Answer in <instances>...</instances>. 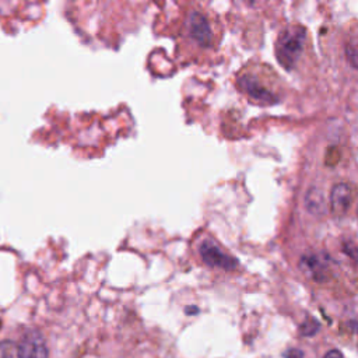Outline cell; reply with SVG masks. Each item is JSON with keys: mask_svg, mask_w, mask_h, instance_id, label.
Instances as JSON below:
<instances>
[{"mask_svg": "<svg viewBox=\"0 0 358 358\" xmlns=\"http://www.w3.org/2000/svg\"><path fill=\"white\" fill-rule=\"evenodd\" d=\"M306 42V31L301 25H291L285 28L275 43V56L280 64L291 70L299 60Z\"/></svg>", "mask_w": 358, "mask_h": 358, "instance_id": "cell-1", "label": "cell"}, {"mask_svg": "<svg viewBox=\"0 0 358 358\" xmlns=\"http://www.w3.org/2000/svg\"><path fill=\"white\" fill-rule=\"evenodd\" d=\"M15 345L11 341H0V358H13Z\"/></svg>", "mask_w": 358, "mask_h": 358, "instance_id": "cell-7", "label": "cell"}, {"mask_svg": "<svg viewBox=\"0 0 358 358\" xmlns=\"http://www.w3.org/2000/svg\"><path fill=\"white\" fill-rule=\"evenodd\" d=\"M266 81L255 73H243L238 78V87L255 102L262 105H271L278 102L277 94L267 85Z\"/></svg>", "mask_w": 358, "mask_h": 358, "instance_id": "cell-2", "label": "cell"}, {"mask_svg": "<svg viewBox=\"0 0 358 358\" xmlns=\"http://www.w3.org/2000/svg\"><path fill=\"white\" fill-rule=\"evenodd\" d=\"M331 210L334 214H344L351 203V189L345 183H338L333 187L330 196Z\"/></svg>", "mask_w": 358, "mask_h": 358, "instance_id": "cell-6", "label": "cell"}, {"mask_svg": "<svg viewBox=\"0 0 358 358\" xmlns=\"http://www.w3.org/2000/svg\"><path fill=\"white\" fill-rule=\"evenodd\" d=\"M189 36L200 46L213 45V31L207 18L201 13H193L187 21Z\"/></svg>", "mask_w": 358, "mask_h": 358, "instance_id": "cell-4", "label": "cell"}, {"mask_svg": "<svg viewBox=\"0 0 358 358\" xmlns=\"http://www.w3.org/2000/svg\"><path fill=\"white\" fill-rule=\"evenodd\" d=\"M249 1H250V3H255V1H256V0H249Z\"/></svg>", "mask_w": 358, "mask_h": 358, "instance_id": "cell-9", "label": "cell"}, {"mask_svg": "<svg viewBox=\"0 0 358 358\" xmlns=\"http://www.w3.org/2000/svg\"><path fill=\"white\" fill-rule=\"evenodd\" d=\"M201 259L211 267H220L225 270H234L236 267V260L224 253L214 242L204 241L200 245Z\"/></svg>", "mask_w": 358, "mask_h": 358, "instance_id": "cell-5", "label": "cell"}, {"mask_svg": "<svg viewBox=\"0 0 358 358\" xmlns=\"http://www.w3.org/2000/svg\"><path fill=\"white\" fill-rule=\"evenodd\" d=\"M323 358H343V355H341V352H340V351H337V350H331V351H329Z\"/></svg>", "mask_w": 358, "mask_h": 358, "instance_id": "cell-8", "label": "cell"}, {"mask_svg": "<svg viewBox=\"0 0 358 358\" xmlns=\"http://www.w3.org/2000/svg\"><path fill=\"white\" fill-rule=\"evenodd\" d=\"M17 358H49V350L43 336L38 330H27L17 347Z\"/></svg>", "mask_w": 358, "mask_h": 358, "instance_id": "cell-3", "label": "cell"}]
</instances>
